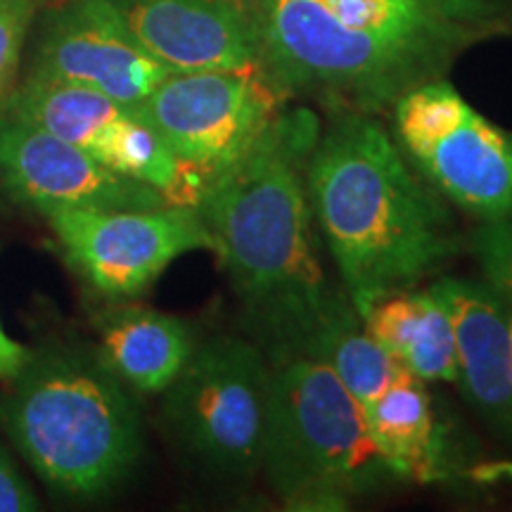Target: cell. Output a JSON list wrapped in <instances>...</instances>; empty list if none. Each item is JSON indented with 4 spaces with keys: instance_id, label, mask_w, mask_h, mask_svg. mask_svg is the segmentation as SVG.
I'll return each instance as SVG.
<instances>
[{
    "instance_id": "obj_1",
    "label": "cell",
    "mask_w": 512,
    "mask_h": 512,
    "mask_svg": "<svg viewBox=\"0 0 512 512\" xmlns=\"http://www.w3.org/2000/svg\"><path fill=\"white\" fill-rule=\"evenodd\" d=\"M318 136L316 114L285 107L192 202L271 363L313 358L337 325L358 316L325 275L313 233L306 169Z\"/></svg>"
},
{
    "instance_id": "obj_2",
    "label": "cell",
    "mask_w": 512,
    "mask_h": 512,
    "mask_svg": "<svg viewBox=\"0 0 512 512\" xmlns=\"http://www.w3.org/2000/svg\"><path fill=\"white\" fill-rule=\"evenodd\" d=\"M306 183L313 219L361 318L463 249L441 195L373 114L337 110L320 126Z\"/></svg>"
},
{
    "instance_id": "obj_3",
    "label": "cell",
    "mask_w": 512,
    "mask_h": 512,
    "mask_svg": "<svg viewBox=\"0 0 512 512\" xmlns=\"http://www.w3.org/2000/svg\"><path fill=\"white\" fill-rule=\"evenodd\" d=\"M261 67L287 93L377 114L486 36L427 0H254Z\"/></svg>"
},
{
    "instance_id": "obj_4",
    "label": "cell",
    "mask_w": 512,
    "mask_h": 512,
    "mask_svg": "<svg viewBox=\"0 0 512 512\" xmlns=\"http://www.w3.org/2000/svg\"><path fill=\"white\" fill-rule=\"evenodd\" d=\"M0 425L48 489L95 498L124 482L143 451L131 392L98 351H31L0 396Z\"/></svg>"
},
{
    "instance_id": "obj_5",
    "label": "cell",
    "mask_w": 512,
    "mask_h": 512,
    "mask_svg": "<svg viewBox=\"0 0 512 512\" xmlns=\"http://www.w3.org/2000/svg\"><path fill=\"white\" fill-rule=\"evenodd\" d=\"M259 472L287 510L337 512L394 482L363 408L313 358L273 363Z\"/></svg>"
},
{
    "instance_id": "obj_6",
    "label": "cell",
    "mask_w": 512,
    "mask_h": 512,
    "mask_svg": "<svg viewBox=\"0 0 512 512\" xmlns=\"http://www.w3.org/2000/svg\"><path fill=\"white\" fill-rule=\"evenodd\" d=\"M271 380L264 349L240 337L207 339L164 392V418L192 460L249 479L259 472Z\"/></svg>"
},
{
    "instance_id": "obj_7",
    "label": "cell",
    "mask_w": 512,
    "mask_h": 512,
    "mask_svg": "<svg viewBox=\"0 0 512 512\" xmlns=\"http://www.w3.org/2000/svg\"><path fill=\"white\" fill-rule=\"evenodd\" d=\"M392 114L396 145L439 195L479 221H512V133L446 79L413 88Z\"/></svg>"
},
{
    "instance_id": "obj_8",
    "label": "cell",
    "mask_w": 512,
    "mask_h": 512,
    "mask_svg": "<svg viewBox=\"0 0 512 512\" xmlns=\"http://www.w3.org/2000/svg\"><path fill=\"white\" fill-rule=\"evenodd\" d=\"M292 95L261 64L174 72L136 112L171 155L204 183L238 162L278 119Z\"/></svg>"
},
{
    "instance_id": "obj_9",
    "label": "cell",
    "mask_w": 512,
    "mask_h": 512,
    "mask_svg": "<svg viewBox=\"0 0 512 512\" xmlns=\"http://www.w3.org/2000/svg\"><path fill=\"white\" fill-rule=\"evenodd\" d=\"M46 219L74 271L110 299L138 297L181 256L219 249L190 204L57 209Z\"/></svg>"
},
{
    "instance_id": "obj_10",
    "label": "cell",
    "mask_w": 512,
    "mask_h": 512,
    "mask_svg": "<svg viewBox=\"0 0 512 512\" xmlns=\"http://www.w3.org/2000/svg\"><path fill=\"white\" fill-rule=\"evenodd\" d=\"M0 114L81 147L95 162L152 185L176 204L192 207L204 185L200 176L171 155L155 128L140 119L136 107L121 105L93 88L29 76Z\"/></svg>"
},
{
    "instance_id": "obj_11",
    "label": "cell",
    "mask_w": 512,
    "mask_h": 512,
    "mask_svg": "<svg viewBox=\"0 0 512 512\" xmlns=\"http://www.w3.org/2000/svg\"><path fill=\"white\" fill-rule=\"evenodd\" d=\"M0 185L15 202L41 211L57 209H157L164 192L121 176L67 140L0 114Z\"/></svg>"
},
{
    "instance_id": "obj_12",
    "label": "cell",
    "mask_w": 512,
    "mask_h": 512,
    "mask_svg": "<svg viewBox=\"0 0 512 512\" xmlns=\"http://www.w3.org/2000/svg\"><path fill=\"white\" fill-rule=\"evenodd\" d=\"M169 74L110 0H67L48 17L29 76L93 88L136 107Z\"/></svg>"
},
{
    "instance_id": "obj_13",
    "label": "cell",
    "mask_w": 512,
    "mask_h": 512,
    "mask_svg": "<svg viewBox=\"0 0 512 512\" xmlns=\"http://www.w3.org/2000/svg\"><path fill=\"white\" fill-rule=\"evenodd\" d=\"M169 72L261 64L254 0H110Z\"/></svg>"
},
{
    "instance_id": "obj_14",
    "label": "cell",
    "mask_w": 512,
    "mask_h": 512,
    "mask_svg": "<svg viewBox=\"0 0 512 512\" xmlns=\"http://www.w3.org/2000/svg\"><path fill=\"white\" fill-rule=\"evenodd\" d=\"M451 318L458 384L498 427H512V309L494 287L441 278L430 287Z\"/></svg>"
},
{
    "instance_id": "obj_15",
    "label": "cell",
    "mask_w": 512,
    "mask_h": 512,
    "mask_svg": "<svg viewBox=\"0 0 512 512\" xmlns=\"http://www.w3.org/2000/svg\"><path fill=\"white\" fill-rule=\"evenodd\" d=\"M370 439L396 479L432 484L451 477L448 448L430 392L406 368L363 406Z\"/></svg>"
},
{
    "instance_id": "obj_16",
    "label": "cell",
    "mask_w": 512,
    "mask_h": 512,
    "mask_svg": "<svg viewBox=\"0 0 512 512\" xmlns=\"http://www.w3.org/2000/svg\"><path fill=\"white\" fill-rule=\"evenodd\" d=\"M197 347L190 323L169 313L128 306L100 320L98 356L136 394H164Z\"/></svg>"
},
{
    "instance_id": "obj_17",
    "label": "cell",
    "mask_w": 512,
    "mask_h": 512,
    "mask_svg": "<svg viewBox=\"0 0 512 512\" xmlns=\"http://www.w3.org/2000/svg\"><path fill=\"white\" fill-rule=\"evenodd\" d=\"M361 320L368 335L422 382L458 380L451 318L430 290L389 294Z\"/></svg>"
},
{
    "instance_id": "obj_18",
    "label": "cell",
    "mask_w": 512,
    "mask_h": 512,
    "mask_svg": "<svg viewBox=\"0 0 512 512\" xmlns=\"http://www.w3.org/2000/svg\"><path fill=\"white\" fill-rule=\"evenodd\" d=\"M313 361L325 363L349 389V394L361 403V408L384 392L403 370L368 335L358 316H351L342 325H337L335 332L320 344Z\"/></svg>"
},
{
    "instance_id": "obj_19",
    "label": "cell",
    "mask_w": 512,
    "mask_h": 512,
    "mask_svg": "<svg viewBox=\"0 0 512 512\" xmlns=\"http://www.w3.org/2000/svg\"><path fill=\"white\" fill-rule=\"evenodd\" d=\"M467 249L482 268L486 285L512 309V221H482L467 238Z\"/></svg>"
},
{
    "instance_id": "obj_20",
    "label": "cell",
    "mask_w": 512,
    "mask_h": 512,
    "mask_svg": "<svg viewBox=\"0 0 512 512\" xmlns=\"http://www.w3.org/2000/svg\"><path fill=\"white\" fill-rule=\"evenodd\" d=\"M38 0H0V112L19 88V62Z\"/></svg>"
},
{
    "instance_id": "obj_21",
    "label": "cell",
    "mask_w": 512,
    "mask_h": 512,
    "mask_svg": "<svg viewBox=\"0 0 512 512\" xmlns=\"http://www.w3.org/2000/svg\"><path fill=\"white\" fill-rule=\"evenodd\" d=\"M451 22L482 36L512 34V0H427Z\"/></svg>"
},
{
    "instance_id": "obj_22",
    "label": "cell",
    "mask_w": 512,
    "mask_h": 512,
    "mask_svg": "<svg viewBox=\"0 0 512 512\" xmlns=\"http://www.w3.org/2000/svg\"><path fill=\"white\" fill-rule=\"evenodd\" d=\"M38 498L0 446V512H34Z\"/></svg>"
},
{
    "instance_id": "obj_23",
    "label": "cell",
    "mask_w": 512,
    "mask_h": 512,
    "mask_svg": "<svg viewBox=\"0 0 512 512\" xmlns=\"http://www.w3.org/2000/svg\"><path fill=\"white\" fill-rule=\"evenodd\" d=\"M31 351L22 342L12 339L0 323V382H10L19 370L27 366Z\"/></svg>"
}]
</instances>
